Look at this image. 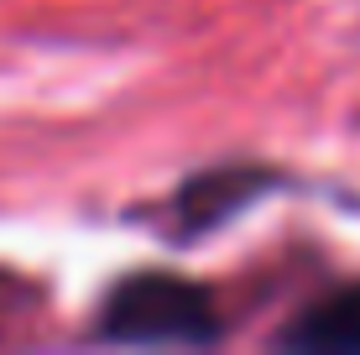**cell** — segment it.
Returning a JSON list of instances; mask_svg holds the SVG:
<instances>
[{"instance_id": "cell-3", "label": "cell", "mask_w": 360, "mask_h": 355, "mask_svg": "<svg viewBox=\"0 0 360 355\" xmlns=\"http://www.w3.org/2000/svg\"><path fill=\"white\" fill-rule=\"evenodd\" d=\"M262 173H251V167H230V173H209L188 183V193H183V214H188V225H214V219L235 214L245 199H256L262 193Z\"/></svg>"}, {"instance_id": "cell-2", "label": "cell", "mask_w": 360, "mask_h": 355, "mask_svg": "<svg viewBox=\"0 0 360 355\" xmlns=\"http://www.w3.org/2000/svg\"><path fill=\"white\" fill-rule=\"evenodd\" d=\"M282 345H292V350H360V283L308 303L297 314V324L282 335Z\"/></svg>"}, {"instance_id": "cell-1", "label": "cell", "mask_w": 360, "mask_h": 355, "mask_svg": "<svg viewBox=\"0 0 360 355\" xmlns=\"http://www.w3.org/2000/svg\"><path fill=\"white\" fill-rule=\"evenodd\" d=\"M99 335L126 340V345H209V340H219V314L198 283L152 272V277H131L105 303Z\"/></svg>"}]
</instances>
